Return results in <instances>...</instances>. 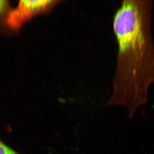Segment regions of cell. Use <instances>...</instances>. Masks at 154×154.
Here are the masks:
<instances>
[{"label": "cell", "mask_w": 154, "mask_h": 154, "mask_svg": "<svg viewBox=\"0 0 154 154\" xmlns=\"http://www.w3.org/2000/svg\"><path fill=\"white\" fill-rule=\"evenodd\" d=\"M153 5L152 0L123 1L113 19L118 45L116 90L133 112L147 101L149 88L154 85Z\"/></svg>", "instance_id": "1"}, {"label": "cell", "mask_w": 154, "mask_h": 154, "mask_svg": "<svg viewBox=\"0 0 154 154\" xmlns=\"http://www.w3.org/2000/svg\"><path fill=\"white\" fill-rule=\"evenodd\" d=\"M58 1H20L7 15L6 23L12 30H17L34 16L49 10Z\"/></svg>", "instance_id": "2"}, {"label": "cell", "mask_w": 154, "mask_h": 154, "mask_svg": "<svg viewBox=\"0 0 154 154\" xmlns=\"http://www.w3.org/2000/svg\"><path fill=\"white\" fill-rule=\"evenodd\" d=\"M0 154H19L0 140Z\"/></svg>", "instance_id": "3"}, {"label": "cell", "mask_w": 154, "mask_h": 154, "mask_svg": "<svg viewBox=\"0 0 154 154\" xmlns=\"http://www.w3.org/2000/svg\"><path fill=\"white\" fill-rule=\"evenodd\" d=\"M9 9V3L7 1L0 0V17L7 14Z\"/></svg>", "instance_id": "4"}]
</instances>
